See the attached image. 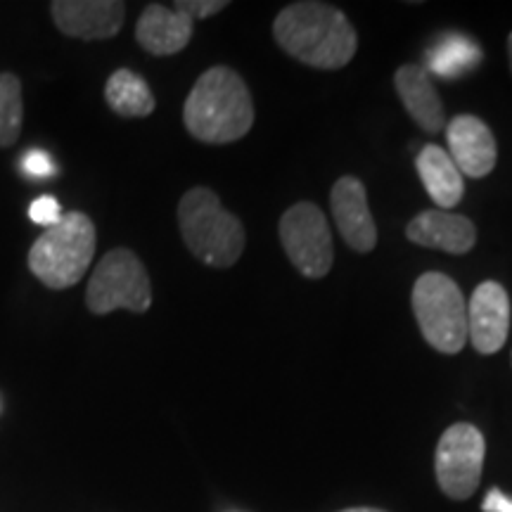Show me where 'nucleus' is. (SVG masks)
I'll use <instances>...</instances> for the list:
<instances>
[{
  "instance_id": "aec40b11",
  "label": "nucleus",
  "mask_w": 512,
  "mask_h": 512,
  "mask_svg": "<svg viewBox=\"0 0 512 512\" xmlns=\"http://www.w3.org/2000/svg\"><path fill=\"white\" fill-rule=\"evenodd\" d=\"M19 171H22V176L34 178V181H46V178L57 176L53 157L46 150H38V147L24 152L22 159H19Z\"/></svg>"
},
{
  "instance_id": "b1692460",
  "label": "nucleus",
  "mask_w": 512,
  "mask_h": 512,
  "mask_svg": "<svg viewBox=\"0 0 512 512\" xmlns=\"http://www.w3.org/2000/svg\"><path fill=\"white\" fill-rule=\"evenodd\" d=\"M339 512H387V510L368 508V505H361V508H347V510H339Z\"/></svg>"
},
{
  "instance_id": "9b49d317",
  "label": "nucleus",
  "mask_w": 512,
  "mask_h": 512,
  "mask_svg": "<svg viewBox=\"0 0 512 512\" xmlns=\"http://www.w3.org/2000/svg\"><path fill=\"white\" fill-rule=\"evenodd\" d=\"M332 216L347 245L358 254L373 252L377 245V226L368 207V195L356 176H342L332 185Z\"/></svg>"
},
{
  "instance_id": "a211bd4d",
  "label": "nucleus",
  "mask_w": 512,
  "mask_h": 512,
  "mask_svg": "<svg viewBox=\"0 0 512 512\" xmlns=\"http://www.w3.org/2000/svg\"><path fill=\"white\" fill-rule=\"evenodd\" d=\"M105 98L112 112L119 117L140 119L155 112V95L147 86L143 76H138L131 69H117L105 86Z\"/></svg>"
},
{
  "instance_id": "423d86ee",
  "label": "nucleus",
  "mask_w": 512,
  "mask_h": 512,
  "mask_svg": "<svg viewBox=\"0 0 512 512\" xmlns=\"http://www.w3.org/2000/svg\"><path fill=\"white\" fill-rule=\"evenodd\" d=\"M86 304L95 316L117 309L145 313L152 306V285L143 261L124 247L107 252L88 280Z\"/></svg>"
},
{
  "instance_id": "39448f33",
  "label": "nucleus",
  "mask_w": 512,
  "mask_h": 512,
  "mask_svg": "<svg viewBox=\"0 0 512 512\" xmlns=\"http://www.w3.org/2000/svg\"><path fill=\"white\" fill-rule=\"evenodd\" d=\"M413 313L422 337L441 354H458L467 342V304L458 283L444 273L415 280Z\"/></svg>"
},
{
  "instance_id": "1a4fd4ad",
  "label": "nucleus",
  "mask_w": 512,
  "mask_h": 512,
  "mask_svg": "<svg viewBox=\"0 0 512 512\" xmlns=\"http://www.w3.org/2000/svg\"><path fill=\"white\" fill-rule=\"evenodd\" d=\"M55 27L79 41H105L117 36L126 19V3L119 0H55L50 3Z\"/></svg>"
},
{
  "instance_id": "20e7f679",
  "label": "nucleus",
  "mask_w": 512,
  "mask_h": 512,
  "mask_svg": "<svg viewBox=\"0 0 512 512\" xmlns=\"http://www.w3.org/2000/svg\"><path fill=\"white\" fill-rule=\"evenodd\" d=\"M95 226L81 211L62 216L48 228L29 252L31 273L50 290H67L86 275L95 256Z\"/></svg>"
},
{
  "instance_id": "393cba45",
  "label": "nucleus",
  "mask_w": 512,
  "mask_h": 512,
  "mask_svg": "<svg viewBox=\"0 0 512 512\" xmlns=\"http://www.w3.org/2000/svg\"><path fill=\"white\" fill-rule=\"evenodd\" d=\"M508 57H510V69H512V34L508 36Z\"/></svg>"
},
{
  "instance_id": "0eeeda50",
  "label": "nucleus",
  "mask_w": 512,
  "mask_h": 512,
  "mask_svg": "<svg viewBox=\"0 0 512 512\" xmlns=\"http://www.w3.org/2000/svg\"><path fill=\"white\" fill-rule=\"evenodd\" d=\"M486 441L470 422H456L441 434L434 453L437 484L448 498L465 501L477 491L482 479Z\"/></svg>"
},
{
  "instance_id": "f03ea898",
  "label": "nucleus",
  "mask_w": 512,
  "mask_h": 512,
  "mask_svg": "<svg viewBox=\"0 0 512 512\" xmlns=\"http://www.w3.org/2000/svg\"><path fill=\"white\" fill-rule=\"evenodd\" d=\"M183 121L200 143L226 145L245 138L254 124L247 83L230 67L207 69L185 100Z\"/></svg>"
},
{
  "instance_id": "7ed1b4c3",
  "label": "nucleus",
  "mask_w": 512,
  "mask_h": 512,
  "mask_svg": "<svg viewBox=\"0 0 512 512\" xmlns=\"http://www.w3.org/2000/svg\"><path fill=\"white\" fill-rule=\"evenodd\" d=\"M178 226L185 247L197 261L211 268H230L245 249V226L223 207L209 188H192L178 204Z\"/></svg>"
},
{
  "instance_id": "4468645a",
  "label": "nucleus",
  "mask_w": 512,
  "mask_h": 512,
  "mask_svg": "<svg viewBox=\"0 0 512 512\" xmlns=\"http://www.w3.org/2000/svg\"><path fill=\"white\" fill-rule=\"evenodd\" d=\"M396 93L411 114L415 124L427 133H439L446 126V114L441 98L430 79V72L418 64H403L394 76Z\"/></svg>"
},
{
  "instance_id": "6ab92c4d",
  "label": "nucleus",
  "mask_w": 512,
  "mask_h": 512,
  "mask_svg": "<svg viewBox=\"0 0 512 512\" xmlns=\"http://www.w3.org/2000/svg\"><path fill=\"white\" fill-rule=\"evenodd\" d=\"M22 83L15 74L0 72V147L17 143L22 133Z\"/></svg>"
},
{
  "instance_id": "5701e85b",
  "label": "nucleus",
  "mask_w": 512,
  "mask_h": 512,
  "mask_svg": "<svg viewBox=\"0 0 512 512\" xmlns=\"http://www.w3.org/2000/svg\"><path fill=\"white\" fill-rule=\"evenodd\" d=\"M484 512H512V498L505 496L501 489H491L482 503Z\"/></svg>"
},
{
  "instance_id": "f8f14e48",
  "label": "nucleus",
  "mask_w": 512,
  "mask_h": 512,
  "mask_svg": "<svg viewBox=\"0 0 512 512\" xmlns=\"http://www.w3.org/2000/svg\"><path fill=\"white\" fill-rule=\"evenodd\" d=\"M448 157L463 176L484 178L494 171L498 147L491 128L479 117L460 114L446 126Z\"/></svg>"
},
{
  "instance_id": "f3484780",
  "label": "nucleus",
  "mask_w": 512,
  "mask_h": 512,
  "mask_svg": "<svg viewBox=\"0 0 512 512\" xmlns=\"http://www.w3.org/2000/svg\"><path fill=\"white\" fill-rule=\"evenodd\" d=\"M482 62V48L465 34H444L427 50V72L458 79Z\"/></svg>"
},
{
  "instance_id": "4be33fe9",
  "label": "nucleus",
  "mask_w": 512,
  "mask_h": 512,
  "mask_svg": "<svg viewBox=\"0 0 512 512\" xmlns=\"http://www.w3.org/2000/svg\"><path fill=\"white\" fill-rule=\"evenodd\" d=\"M228 8V0H178L174 10L188 15L192 22L195 19H207L211 15H219L221 10Z\"/></svg>"
},
{
  "instance_id": "6e6552de",
  "label": "nucleus",
  "mask_w": 512,
  "mask_h": 512,
  "mask_svg": "<svg viewBox=\"0 0 512 512\" xmlns=\"http://www.w3.org/2000/svg\"><path fill=\"white\" fill-rule=\"evenodd\" d=\"M280 242L285 254L306 278H323L335 261L328 219L313 202H297L280 219Z\"/></svg>"
},
{
  "instance_id": "9d476101",
  "label": "nucleus",
  "mask_w": 512,
  "mask_h": 512,
  "mask_svg": "<svg viewBox=\"0 0 512 512\" xmlns=\"http://www.w3.org/2000/svg\"><path fill=\"white\" fill-rule=\"evenodd\" d=\"M510 330V297L496 280H486L475 290L467 306V339L479 354L503 349Z\"/></svg>"
},
{
  "instance_id": "2eb2a0df",
  "label": "nucleus",
  "mask_w": 512,
  "mask_h": 512,
  "mask_svg": "<svg viewBox=\"0 0 512 512\" xmlns=\"http://www.w3.org/2000/svg\"><path fill=\"white\" fill-rule=\"evenodd\" d=\"M192 19L164 5H147L136 24V41L150 55H176L192 38Z\"/></svg>"
},
{
  "instance_id": "ddd939ff",
  "label": "nucleus",
  "mask_w": 512,
  "mask_h": 512,
  "mask_svg": "<svg viewBox=\"0 0 512 512\" xmlns=\"http://www.w3.org/2000/svg\"><path fill=\"white\" fill-rule=\"evenodd\" d=\"M408 240L413 245L439 249L446 254H467L477 242L475 223L465 216L446 214L441 209L422 211L406 228Z\"/></svg>"
},
{
  "instance_id": "412c9836",
  "label": "nucleus",
  "mask_w": 512,
  "mask_h": 512,
  "mask_svg": "<svg viewBox=\"0 0 512 512\" xmlns=\"http://www.w3.org/2000/svg\"><path fill=\"white\" fill-rule=\"evenodd\" d=\"M29 219L34 221V223H38V226H43L46 230L57 226V223L62 221V207H60V202H57L55 197H50V195L38 197V200L31 202V207H29Z\"/></svg>"
},
{
  "instance_id": "dca6fc26",
  "label": "nucleus",
  "mask_w": 512,
  "mask_h": 512,
  "mask_svg": "<svg viewBox=\"0 0 512 512\" xmlns=\"http://www.w3.org/2000/svg\"><path fill=\"white\" fill-rule=\"evenodd\" d=\"M418 174L425 185L427 195L437 202L441 211L456 207L465 195V181L458 166L448 157V152L439 145H425L418 155Z\"/></svg>"
},
{
  "instance_id": "f257e3e1",
  "label": "nucleus",
  "mask_w": 512,
  "mask_h": 512,
  "mask_svg": "<svg viewBox=\"0 0 512 512\" xmlns=\"http://www.w3.org/2000/svg\"><path fill=\"white\" fill-rule=\"evenodd\" d=\"M273 36L294 60L316 69H342L354 60L356 29L342 10L328 3H292L275 17Z\"/></svg>"
}]
</instances>
